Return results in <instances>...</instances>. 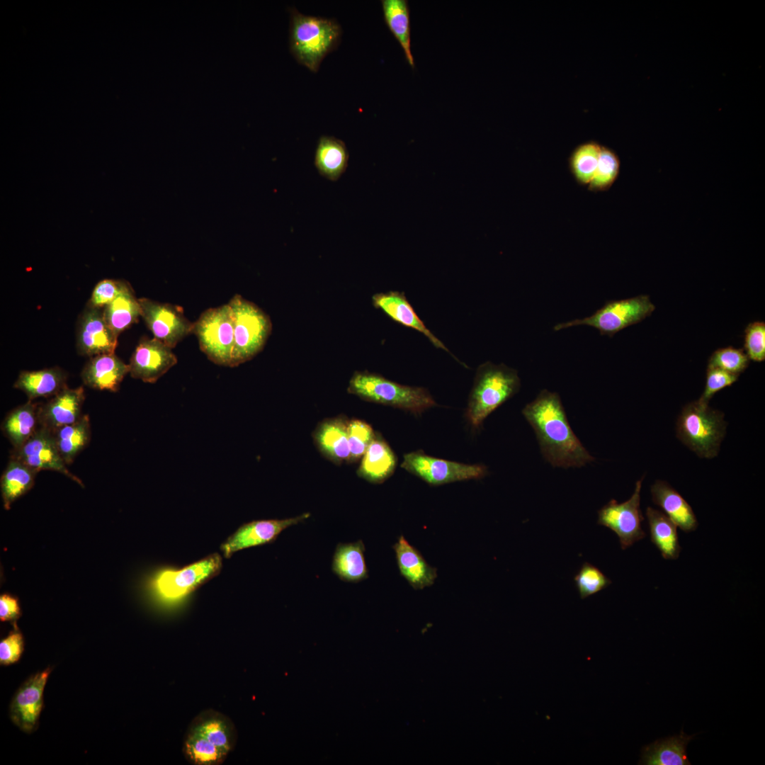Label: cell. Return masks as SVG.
<instances>
[{
    "mask_svg": "<svg viewBox=\"0 0 765 765\" xmlns=\"http://www.w3.org/2000/svg\"><path fill=\"white\" fill-rule=\"evenodd\" d=\"M522 414L536 434L542 455L552 466L579 468L594 460L573 432L558 393L543 390Z\"/></svg>",
    "mask_w": 765,
    "mask_h": 765,
    "instance_id": "6da1fadb",
    "label": "cell"
},
{
    "mask_svg": "<svg viewBox=\"0 0 765 765\" xmlns=\"http://www.w3.org/2000/svg\"><path fill=\"white\" fill-rule=\"evenodd\" d=\"M521 387L516 370L490 361L480 365L469 395L466 417L478 428L497 408L516 395Z\"/></svg>",
    "mask_w": 765,
    "mask_h": 765,
    "instance_id": "7a4b0ae2",
    "label": "cell"
},
{
    "mask_svg": "<svg viewBox=\"0 0 765 765\" xmlns=\"http://www.w3.org/2000/svg\"><path fill=\"white\" fill-rule=\"evenodd\" d=\"M341 35V26L335 20L292 11L290 51L296 60L311 72L318 71L325 56L337 47Z\"/></svg>",
    "mask_w": 765,
    "mask_h": 765,
    "instance_id": "3957f363",
    "label": "cell"
},
{
    "mask_svg": "<svg viewBox=\"0 0 765 765\" xmlns=\"http://www.w3.org/2000/svg\"><path fill=\"white\" fill-rule=\"evenodd\" d=\"M724 414L698 400L686 404L676 421V436L698 457H716L726 433Z\"/></svg>",
    "mask_w": 765,
    "mask_h": 765,
    "instance_id": "277c9868",
    "label": "cell"
},
{
    "mask_svg": "<svg viewBox=\"0 0 765 765\" xmlns=\"http://www.w3.org/2000/svg\"><path fill=\"white\" fill-rule=\"evenodd\" d=\"M347 390L363 400L416 414L437 405L424 387L401 385L368 371L356 372L349 380Z\"/></svg>",
    "mask_w": 765,
    "mask_h": 765,
    "instance_id": "5b68a950",
    "label": "cell"
},
{
    "mask_svg": "<svg viewBox=\"0 0 765 765\" xmlns=\"http://www.w3.org/2000/svg\"><path fill=\"white\" fill-rule=\"evenodd\" d=\"M234 343L230 367L249 361L261 351L272 329L269 317L253 302L235 295L229 302Z\"/></svg>",
    "mask_w": 765,
    "mask_h": 765,
    "instance_id": "8992f818",
    "label": "cell"
},
{
    "mask_svg": "<svg viewBox=\"0 0 765 765\" xmlns=\"http://www.w3.org/2000/svg\"><path fill=\"white\" fill-rule=\"evenodd\" d=\"M655 306L646 295H640L627 299L610 300L591 316L559 323L554 326V331L585 325L599 331L601 335L612 337L622 329L638 324L650 316Z\"/></svg>",
    "mask_w": 765,
    "mask_h": 765,
    "instance_id": "52a82bcc",
    "label": "cell"
},
{
    "mask_svg": "<svg viewBox=\"0 0 765 765\" xmlns=\"http://www.w3.org/2000/svg\"><path fill=\"white\" fill-rule=\"evenodd\" d=\"M201 351L214 363L230 366L234 347V319L229 304L210 308L193 323Z\"/></svg>",
    "mask_w": 765,
    "mask_h": 765,
    "instance_id": "ba28073f",
    "label": "cell"
},
{
    "mask_svg": "<svg viewBox=\"0 0 765 765\" xmlns=\"http://www.w3.org/2000/svg\"><path fill=\"white\" fill-rule=\"evenodd\" d=\"M222 565L221 556L213 553L182 569L159 570L153 577L151 586L156 594L164 600H179L217 575Z\"/></svg>",
    "mask_w": 765,
    "mask_h": 765,
    "instance_id": "9c48e42d",
    "label": "cell"
},
{
    "mask_svg": "<svg viewBox=\"0 0 765 765\" xmlns=\"http://www.w3.org/2000/svg\"><path fill=\"white\" fill-rule=\"evenodd\" d=\"M401 467L434 486L480 479L487 473L484 465H469L434 458L421 450L404 454Z\"/></svg>",
    "mask_w": 765,
    "mask_h": 765,
    "instance_id": "30bf717a",
    "label": "cell"
},
{
    "mask_svg": "<svg viewBox=\"0 0 765 765\" xmlns=\"http://www.w3.org/2000/svg\"><path fill=\"white\" fill-rule=\"evenodd\" d=\"M642 480L636 482L635 491L628 500L618 503L611 499L598 511L597 523L617 535L622 550L646 536L642 528L644 517L640 508Z\"/></svg>",
    "mask_w": 765,
    "mask_h": 765,
    "instance_id": "8fae6325",
    "label": "cell"
},
{
    "mask_svg": "<svg viewBox=\"0 0 765 765\" xmlns=\"http://www.w3.org/2000/svg\"><path fill=\"white\" fill-rule=\"evenodd\" d=\"M141 317L154 337L173 348L193 332V323L180 307L146 298L139 299Z\"/></svg>",
    "mask_w": 765,
    "mask_h": 765,
    "instance_id": "7c38bea8",
    "label": "cell"
},
{
    "mask_svg": "<svg viewBox=\"0 0 765 765\" xmlns=\"http://www.w3.org/2000/svg\"><path fill=\"white\" fill-rule=\"evenodd\" d=\"M10 457L21 461L38 472L41 470L56 471L81 487H84L83 482L67 468L57 449L53 432L42 425L23 445L18 448H13Z\"/></svg>",
    "mask_w": 765,
    "mask_h": 765,
    "instance_id": "4fadbf2b",
    "label": "cell"
},
{
    "mask_svg": "<svg viewBox=\"0 0 765 765\" xmlns=\"http://www.w3.org/2000/svg\"><path fill=\"white\" fill-rule=\"evenodd\" d=\"M310 513L284 519L256 520L242 525L221 544L220 550L230 558L239 550L274 542L288 528L305 521Z\"/></svg>",
    "mask_w": 765,
    "mask_h": 765,
    "instance_id": "5bb4252c",
    "label": "cell"
},
{
    "mask_svg": "<svg viewBox=\"0 0 765 765\" xmlns=\"http://www.w3.org/2000/svg\"><path fill=\"white\" fill-rule=\"evenodd\" d=\"M51 669L31 676L15 693L9 708L11 720L20 730L32 733L38 727L43 708V693Z\"/></svg>",
    "mask_w": 765,
    "mask_h": 765,
    "instance_id": "9a60e30c",
    "label": "cell"
},
{
    "mask_svg": "<svg viewBox=\"0 0 765 765\" xmlns=\"http://www.w3.org/2000/svg\"><path fill=\"white\" fill-rule=\"evenodd\" d=\"M118 336L108 324L103 309L86 306L76 327V346L80 355L91 358L113 353L118 345Z\"/></svg>",
    "mask_w": 765,
    "mask_h": 765,
    "instance_id": "2e32d148",
    "label": "cell"
},
{
    "mask_svg": "<svg viewBox=\"0 0 765 765\" xmlns=\"http://www.w3.org/2000/svg\"><path fill=\"white\" fill-rule=\"evenodd\" d=\"M171 348L156 338H142L130 359L129 373L135 379L154 383L177 363Z\"/></svg>",
    "mask_w": 765,
    "mask_h": 765,
    "instance_id": "e0dca14e",
    "label": "cell"
},
{
    "mask_svg": "<svg viewBox=\"0 0 765 765\" xmlns=\"http://www.w3.org/2000/svg\"><path fill=\"white\" fill-rule=\"evenodd\" d=\"M84 400L83 387L69 388L67 386L45 403H40V425L53 432L60 427L76 422L83 416L81 412Z\"/></svg>",
    "mask_w": 765,
    "mask_h": 765,
    "instance_id": "ac0fdd59",
    "label": "cell"
},
{
    "mask_svg": "<svg viewBox=\"0 0 765 765\" xmlns=\"http://www.w3.org/2000/svg\"><path fill=\"white\" fill-rule=\"evenodd\" d=\"M129 366L115 353H106L89 358L81 373L83 383L98 390L118 392Z\"/></svg>",
    "mask_w": 765,
    "mask_h": 765,
    "instance_id": "d6986e66",
    "label": "cell"
},
{
    "mask_svg": "<svg viewBox=\"0 0 765 765\" xmlns=\"http://www.w3.org/2000/svg\"><path fill=\"white\" fill-rule=\"evenodd\" d=\"M373 305L396 322L413 329L426 336L437 348L450 353L448 348L426 327L417 315L404 293L390 291L376 293L372 297Z\"/></svg>",
    "mask_w": 765,
    "mask_h": 765,
    "instance_id": "ffe728a7",
    "label": "cell"
},
{
    "mask_svg": "<svg viewBox=\"0 0 765 765\" xmlns=\"http://www.w3.org/2000/svg\"><path fill=\"white\" fill-rule=\"evenodd\" d=\"M348 423V420L341 416L328 419L322 421L313 434L319 450L336 465L350 460Z\"/></svg>",
    "mask_w": 765,
    "mask_h": 765,
    "instance_id": "44dd1931",
    "label": "cell"
},
{
    "mask_svg": "<svg viewBox=\"0 0 765 765\" xmlns=\"http://www.w3.org/2000/svg\"><path fill=\"white\" fill-rule=\"evenodd\" d=\"M393 549L401 575L413 588L423 589L434 583L436 569L430 566L403 536H400Z\"/></svg>",
    "mask_w": 765,
    "mask_h": 765,
    "instance_id": "7402d4cb",
    "label": "cell"
},
{
    "mask_svg": "<svg viewBox=\"0 0 765 765\" xmlns=\"http://www.w3.org/2000/svg\"><path fill=\"white\" fill-rule=\"evenodd\" d=\"M650 491L653 502L661 507L681 530L691 532L696 529L698 523L691 506L669 483L656 480Z\"/></svg>",
    "mask_w": 765,
    "mask_h": 765,
    "instance_id": "603a6c76",
    "label": "cell"
},
{
    "mask_svg": "<svg viewBox=\"0 0 765 765\" xmlns=\"http://www.w3.org/2000/svg\"><path fill=\"white\" fill-rule=\"evenodd\" d=\"M67 374L59 367H52L38 370L21 371L13 387L23 392L28 400L37 398H50L64 388Z\"/></svg>",
    "mask_w": 765,
    "mask_h": 765,
    "instance_id": "cb8c5ba5",
    "label": "cell"
},
{
    "mask_svg": "<svg viewBox=\"0 0 765 765\" xmlns=\"http://www.w3.org/2000/svg\"><path fill=\"white\" fill-rule=\"evenodd\" d=\"M396 465L397 458L392 448L382 437L376 433L361 458L357 475L370 483L380 484L393 474Z\"/></svg>",
    "mask_w": 765,
    "mask_h": 765,
    "instance_id": "d4e9b609",
    "label": "cell"
},
{
    "mask_svg": "<svg viewBox=\"0 0 765 765\" xmlns=\"http://www.w3.org/2000/svg\"><path fill=\"white\" fill-rule=\"evenodd\" d=\"M40 403L28 400L13 409L4 418L1 430L13 449L23 445L39 428Z\"/></svg>",
    "mask_w": 765,
    "mask_h": 765,
    "instance_id": "484cf974",
    "label": "cell"
},
{
    "mask_svg": "<svg viewBox=\"0 0 765 765\" xmlns=\"http://www.w3.org/2000/svg\"><path fill=\"white\" fill-rule=\"evenodd\" d=\"M694 736L681 730L679 735L654 741L642 748L639 764L690 765L686 747Z\"/></svg>",
    "mask_w": 765,
    "mask_h": 765,
    "instance_id": "4316f807",
    "label": "cell"
},
{
    "mask_svg": "<svg viewBox=\"0 0 765 765\" xmlns=\"http://www.w3.org/2000/svg\"><path fill=\"white\" fill-rule=\"evenodd\" d=\"M189 728L204 736L227 754L235 745L237 735L234 726L227 717L220 712L207 710L200 713Z\"/></svg>",
    "mask_w": 765,
    "mask_h": 765,
    "instance_id": "83f0119b",
    "label": "cell"
},
{
    "mask_svg": "<svg viewBox=\"0 0 765 765\" xmlns=\"http://www.w3.org/2000/svg\"><path fill=\"white\" fill-rule=\"evenodd\" d=\"M363 542L358 540L348 543H339L335 549L332 572L342 581L357 583L368 577Z\"/></svg>",
    "mask_w": 765,
    "mask_h": 765,
    "instance_id": "f1b7e54d",
    "label": "cell"
},
{
    "mask_svg": "<svg viewBox=\"0 0 765 765\" xmlns=\"http://www.w3.org/2000/svg\"><path fill=\"white\" fill-rule=\"evenodd\" d=\"M348 162V149L342 140L332 136L320 137L314 155V165L320 175L336 181L345 172Z\"/></svg>",
    "mask_w": 765,
    "mask_h": 765,
    "instance_id": "f546056e",
    "label": "cell"
},
{
    "mask_svg": "<svg viewBox=\"0 0 765 765\" xmlns=\"http://www.w3.org/2000/svg\"><path fill=\"white\" fill-rule=\"evenodd\" d=\"M384 21L404 51L405 58L412 68L414 60L411 50L410 13L407 0H382Z\"/></svg>",
    "mask_w": 765,
    "mask_h": 765,
    "instance_id": "4dcf8cb0",
    "label": "cell"
},
{
    "mask_svg": "<svg viewBox=\"0 0 765 765\" xmlns=\"http://www.w3.org/2000/svg\"><path fill=\"white\" fill-rule=\"evenodd\" d=\"M38 472L21 461L9 458L0 480L4 507L9 510L12 504L26 494L33 486Z\"/></svg>",
    "mask_w": 765,
    "mask_h": 765,
    "instance_id": "1f68e13d",
    "label": "cell"
},
{
    "mask_svg": "<svg viewBox=\"0 0 765 765\" xmlns=\"http://www.w3.org/2000/svg\"><path fill=\"white\" fill-rule=\"evenodd\" d=\"M104 317L118 336L141 317V307L132 288L126 283L120 293L103 309Z\"/></svg>",
    "mask_w": 765,
    "mask_h": 765,
    "instance_id": "d6a6232c",
    "label": "cell"
},
{
    "mask_svg": "<svg viewBox=\"0 0 765 765\" xmlns=\"http://www.w3.org/2000/svg\"><path fill=\"white\" fill-rule=\"evenodd\" d=\"M650 539L666 560H676L681 552L677 526L663 512L647 507L646 509Z\"/></svg>",
    "mask_w": 765,
    "mask_h": 765,
    "instance_id": "836d02e7",
    "label": "cell"
},
{
    "mask_svg": "<svg viewBox=\"0 0 765 765\" xmlns=\"http://www.w3.org/2000/svg\"><path fill=\"white\" fill-rule=\"evenodd\" d=\"M53 435L62 460L67 465H71L90 441L89 415L83 414L76 422L57 429L53 431Z\"/></svg>",
    "mask_w": 765,
    "mask_h": 765,
    "instance_id": "e575fe53",
    "label": "cell"
},
{
    "mask_svg": "<svg viewBox=\"0 0 765 765\" xmlns=\"http://www.w3.org/2000/svg\"><path fill=\"white\" fill-rule=\"evenodd\" d=\"M601 145L594 140L578 144L568 159L569 169L577 184L584 186L591 181L596 169Z\"/></svg>",
    "mask_w": 765,
    "mask_h": 765,
    "instance_id": "d590c367",
    "label": "cell"
},
{
    "mask_svg": "<svg viewBox=\"0 0 765 765\" xmlns=\"http://www.w3.org/2000/svg\"><path fill=\"white\" fill-rule=\"evenodd\" d=\"M183 752L187 761L196 765H218L227 756L226 752L191 728L186 734Z\"/></svg>",
    "mask_w": 765,
    "mask_h": 765,
    "instance_id": "8d00e7d4",
    "label": "cell"
},
{
    "mask_svg": "<svg viewBox=\"0 0 765 765\" xmlns=\"http://www.w3.org/2000/svg\"><path fill=\"white\" fill-rule=\"evenodd\" d=\"M620 168V162L616 153L601 145L596 169L587 190L595 193L608 191L616 181Z\"/></svg>",
    "mask_w": 765,
    "mask_h": 765,
    "instance_id": "74e56055",
    "label": "cell"
},
{
    "mask_svg": "<svg viewBox=\"0 0 765 765\" xmlns=\"http://www.w3.org/2000/svg\"><path fill=\"white\" fill-rule=\"evenodd\" d=\"M574 579L581 599L595 594L611 584V580L597 567L586 562L583 563Z\"/></svg>",
    "mask_w": 765,
    "mask_h": 765,
    "instance_id": "f35d334b",
    "label": "cell"
},
{
    "mask_svg": "<svg viewBox=\"0 0 765 765\" xmlns=\"http://www.w3.org/2000/svg\"><path fill=\"white\" fill-rule=\"evenodd\" d=\"M749 363V359L743 349L728 346L715 350L708 359V367L740 375Z\"/></svg>",
    "mask_w": 765,
    "mask_h": 765,
    "instance_id": "ab89813d",
    "label": "cell"
},
{
    "mask_svg": "<svg viewBox=\"0 0 765 765\" xmlns=\"http://www.w3.org/2000/svg\"><path fill=\"white\" fill-rule=\"evenodd\" d=\"M347 431L350 448L349 462H356L363 457L376 433L370 424L357 419L348 421Z\"/></svg>",
    "mask_w": 765,
    "mask_h": 765,
    "instance_id": "60d3db41",
    "label": "cell"
},
{
    "mask_svg": "<svg viewBox=\"0 0 765 765\" xmlns=\"http://www.w3.org/2000/svg\"><path fill=\"white\" fill-rule=\"evenodd\" d=\"M744 348L749 360L761 362L765 360V323L756 321L749 323L744 329Z\"/></svg>",
    "mask_w": 765,
    "mask_h": 765,
    "instance_id": "b9f144b4",
    "label": "cell"
},
{
    "mask_svg": "<svg viewBox=\"0 0 765 765\" xmlns=\"http://www.w3.org/2000/svg\"><path fill=\"white\" fill-rule=\"evenodd\" d=\"M126 283L123 280L110 278L100 280L94 288L87 305L103 309L120 293Z\"/></svg>",
    "mask_w": 765,
    "mask_h": 765,
    "instance_id": "7bdbcfd3",
    "label": "cell"
},
{
    "mask_svg": "<svg viewBox=\"0 0 765 765\" xmlns=\"http://www.w3.org/2000/svg\"><path fill=\"white\" fill-rule=\"evenodd\" d=\"M739 375L717 368L707 367L705 389L698 400L708 404L713 396L722 389L730 386L738 380Z\"/></svg>",
    "mask_w": 765,
    "mask_h": 765,
    "instance_id": "ee69618b",
    "label": "cell"
},
{
    "mask_svg": "<svg viewBox=\"0 0 765 765\" xmlns=\"http://www.w3.org/2000/svg\"><path fill=\"white\" fill-rule=\"evenodd\" d=\"M23 650V637L16 623L13 629L0 642V664L8 666L16 663Z\"/></svg>",
    "mask_w": 765,
    "mask_h": 765,
    "instance_id": "f6af8a7d",
    "label": "cell"
},
{
    "mask_svg": "<svg viewBox=\"0 0 765 765\" xmlns=\"http://www.w3.org/2000/svg\"><path fill=\"white\" fill-rule=\"evenodd\" d=\"M21 615V606L16 597L9 594L0 596V620L2 622L16 621Z\"/></svg>",
    "mask_w": 765,
    "mask_h": 765,
    "instance_id": "bcb514c9",
    "label": "cell"
}]
</instances>
